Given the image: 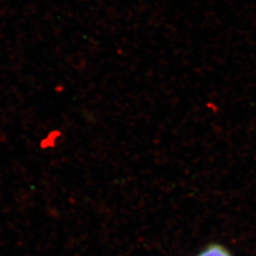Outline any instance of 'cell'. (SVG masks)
Masks as SVG:
<instances>
[{
  "mask_svg": "<svg viewBox=\"0 0 256 256\" xmlns=\"http://www.w3.org/2000/svg\"><path fill=\"white\" fill-rule=\"evenodd\" d=\"M198 256H232L225 248L220 245H212L205 248Z\"/></svg>",
  "mask_w": 256,
  "mask_h": 256,
  "instance_id": "cell-1",
  "label": "cell"
}]
</instances>
